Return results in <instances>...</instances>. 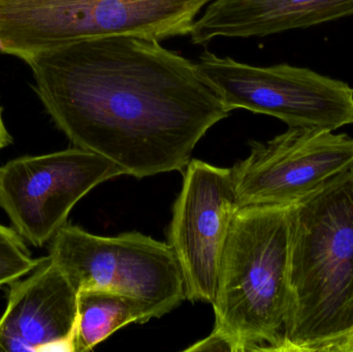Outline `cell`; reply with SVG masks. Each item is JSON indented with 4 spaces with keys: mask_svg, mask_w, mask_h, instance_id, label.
I'll list each match as a JSON object with an SVG mask.
<instances>
[{
    "mask_svg": "<svg viewBox=\"0 0 353 352\" xmlns=\"http://www.w3.org/2000/svg\"><path fill=\"white\" fill-rule=\"evenodd\" d=\"M48 258L77 293L115 291L148 304L159 318L186 300L171 246L139 231L103 237L66 223L51 240Z\"/></svg>",
    "mask_w": 353,
    "mask_h": 352,
    "instance_id": "5b68a950",
    "label": "cell"
},
{
    "mask_svg": "<svg viewBox=\"0 0 353 352\" xmlns=\"http://www.w3.org/2000/svg\"><path fill=\"white\" fill-rule=\"evenodd\" d=\"M197 65L230 112L265 114L288 127L336 132L353 124V88L343 81L310 68L250 65L208 51Z\"/></svg>",
    "mask_w": 353,
    "mask_h": 352,
    "instance_id": "8992f818",
    "label": "cell"
},
{
    "mask_svg": "<svg viewBox=\"0 0 353 352\" xmlns=\"http://www.w3.org/2000/svg\"><path fill=\"white\" fill-rule=\"evenodd\" d=\"M174 203L168 244L184 280L186 300L213 304L220 260L239 203L232 169L191 159Z\"/></svg>",
    "mask_w": 353,
    "mask_h": 352,
    "instance_id": "9c48e42d",
    "label": "cell"
},
{
    "mask_svg": "<svg viewBox=\"0 0 353 352\" xmlns=\"http://www.w3.org/2000/svg\"><path fill=\"white\" fill-rule=\"evenodd\" d=\"M288 214V306L278 352H313L353 328V165Z\"/></svg>",
    "mask_w": 353,
    "mask_h": 352,
    "instance_id": "7a4b0ae2",
    "label": "cell"
},
{
    "mask_svg": "<svg viewBox=\"0 0 353 352\" xmlns=\"http://www.w3.org/2000/svg\"><path fill=\"white\" fill-rule=\"evenodd\" d=\"M122 175L113 161L78 147L19 157L0 165V208L23 239L43 247L86 194Z\"/></svg>",
    "mask_w": 353,
    "mask_h": 352,
    "instance_id": "52a82bcc",
    "label": "cell"
},
{
    "mask_svg": "<svg viewBox=\"0 0 353 352\" xmlns=\"http://www.w3.org/2000/svg\"><path fill=\"white\" fill-rule=\"evenodd\" d=\"M212 0H0V53L23 61L87 39L190 34Z\"/></svg>",
    "mask_w": 353,
    "mask_h": 352,
    "instance_id": "277c9868",
    "label": "cell"
},
{
    "mask_svg": "<svg viewBox=\"0 0 353 352\" xmlns=\"http://www.w3.org/2000/svg\"><path fill=\"white\" fill-rule=\"evenodd\" d=\"M288 207L239 209L220 260L213 331L186 351L278 352L288 306Z\"/></svg>",
    "mask_w": 353,
    "mask_h": 352,
    "instance_id": "3957f363",
    "label": "cell"
},
{
    "mask_svg": "<svg viewBox=\"0 0 353 352\" xmlns=\"http://www.w3.org/2000/svg\"><path fill=\"white\" fill-rule=\"evenodd\" d=\"M8 285L0 351L74 352L78 293L49 258L28 278Z\"/></svg>",
    "mask_w": 353,
    "mask_h": 352,
    "instance_id": "30bf717a",
    "label": "cell"
},
{
    "mask_svg": "<svg viewBox=\"0 0 353 352\" xmlns=\"http://www.w3.org/2000/svg\"><path fill=\"white\" fill-rule=\"evenodd\" d=\"M313 352H353V328L344 334L317 345Z\"/></svg>",
    "mask_w": 353,
    "mask_h": 352,
    "instance_id": "5bb4252c",
    "label": "cell"
},
{
    "mask_svg": "<svg viewBox=\"0 0 353 352\" xmlns=\"http://www.w3.org/2000/svg\"><path fill=\"white\" fill-rule=\"evenodd\" d=\"M12 142V136L4 125L3 119H2V107H0V150L10 146Z\"/></svg>",
    "mask_w": 353,
    "mask_h": 352,
    "instance_id": "9a60e30c",
    "label": "cell"
},
{
    "mask_svg": "<svg viewBox=\"0 0 353 352\" xmlns=\"http://www.w3.org/2000/svg\"><path fill=\"white\" fill-rule=\"evenodd\" d=\"M14 229L0 225V287L34 271L46 258H33Z\"/></svg>",
    "mask_w": 353,
    "mask_h": 352,
    "instance_id": "4fadbf2b",
    "label": "cell"
},
{
    "mask_svg": "<svg viewBox=\"0 0 353 352\" xmlns=\"http://www.w3.org/2000/svg\"><path fill=\"white\" fill-rule=\"evenodd\" d=\"M232 167L239 207L290 206L353 165V138L311 127H288Z\"/></svg>",
    "mask_w": 353,
    "mask_h": 352,
    "instance_id": "ba28073f",
    "label": "cell"
},
{
    "mask_svg": "<svg viewBox=\"0 0 353 352\" xmlns=\"http://www.w3.org/2000/svg\"><path fill=\"white\" fill-rule=\"evenodd\" d=\"M25 62L68 140L137 179L184 171L197 143L230 113L197 63L154 39H87Z\"/></svg>",
    "mask_w": 353,
    "mask_h": 352,
    "instance_id": "6da1fadb",
    "label": "cell"
},
{
    "mask_svg": "<svg viewBox=\"0 0 353 352\" xmlns=\"http://www.w3.org/2000/svg\"><path fill=\"white\" fill-rule=\"evenodd\" d=\"M353 16V0H212L191 29L194 45L308 28Z\"/></svg>",
    "mask_w": 353,
    "mask_h": 352,
    "instance_id": "8fae6325",
    "label": "cell"
},
{
    "mask_svg": "<svg viewBox=\"0 0 353 352\" xmlns=\"http://www.w3.org/2000/svg\"><path fill=\"white\" fill-rule=\"evenodd\" d=\"M152 318L159 313L144 302L105 289H83L78 293L74 352L92 351L116 331Z\"/></svg>",
    "mask_w": 353,
    "mask_h": 352,
    "instance_id": "7c38bea8",
    "label": "cell"
}]
</instances>
